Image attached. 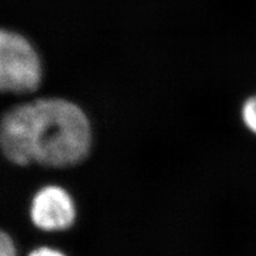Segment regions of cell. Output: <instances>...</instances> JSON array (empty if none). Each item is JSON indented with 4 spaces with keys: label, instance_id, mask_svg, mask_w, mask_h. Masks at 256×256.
<instances>
[{
    "label": "cell",
    "instance_id": "1",
    "mask_svg": "<svg viewBox=\"0 0 256 256\" xmlns=\"http://www.w3.org/2000/svg\"><path fill=\"white\" fill-rule=\"evenodd\" d=\"M34 105V162L50 168L75 166L89 154L91 126L84 112L62 98H42Z\"/></svg>",
    "mask_w": 256,
    "mask_h": 256
},
{
    "label": "cell",
    "instance_id": "2",
    "mask_svg": "<svg viewBox=\"0 0 256 256\" xmlns=\"http://www.w3.org/2000/svg\"><path fill=\"white\" fill-rule=\"evenodd\" d=\"M42 82V66L28 40L11 30L0 32V88L4 92L28 94Z\"/></svg>",
    "mask_w": 256,
    "mask_h": 256
},
{
    "label": "cell",
    "instance_id": "3",
    "mask_svg": "<svg viewBox=\"0 0 256 256\" xmlns=\"http://www.w3.org/2000/svg\"><path fill=\"white\" fill-rule=\"evenodd\" d=\"M34 105L26 104L14 107L4 116L0 128V142L4 156L18 166L34 162Z\"/></svg>",
    "mask_w": 256,
    "mask_h": 256
},
{
    "label": "cell",
    "instance_id": "4",
    "mask_svg": "<svg viewBox=\"0 0 256 256\" xmlns=\"http://www.w3.org/2000/svg\"><path fill=\"white\" fill-rule=\"evenodd\" d=\"M30 217L34 226L41 230H66L75 221L76 210L73 200L66 190L57 186H47L32 200Z\"/></svg>",
    "mask_w": 256,
    "mask_h": 256
},
{
    "label": "cell",
    "instance_id": "5",
    "mask_svg": "<svg viewBox=\"0 0 256 256\" xmlns=\"http://www.w3.org/2000/svg\"><path fill=\"white\" fill-rule=\"evenodd\" d=\"M242 118L248 130L256 134V94L244 102Z\"/></svg>",
    "mask_w": 256,
    "mask_h": 256
},
{
    "label": "cell",
    "instance_id": "6",
    "mask_svg": "<svg viewBox=\"0 0 256 256\" xmlns=\"http://www.w3.org/2000/svg\"><path fill=\"white\" fill-rule=\"evenodd\" d=\"M0 256H15V246L11 237L4 232L0 236Z\"/></svg>",
    "mask_w": 256,
    "mask_h": 256
},
{
    "label": "cell",
    "instance_id": "7",
    "mask_svg": "<svg viewBox=\"0 0 256 256\" xmlns=\"http://www.w3.org/2000/svg\"><path fill=\"white\" fill-rule=\"evenodd\" d=\"M28 256H66L58 250L50 249V248H40L34 251H32Z\"/></svg>",
    "mask_w": 256,
    "mask_h": 256
}]
</instances>
